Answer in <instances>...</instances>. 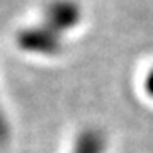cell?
<instances>
[{
  "label": "cell",
  "instance_id": "obj_3",
  "mask_svg": "<svg viewBox=\"0 0 153 153\" xmlns=\"http://www.w3.org/2000/svg\"><path fill=\"white\" fill-rule=\"evenodd\" d=\"M107 146L104 133L97 128H87L75 138L71 153H104Z\"/></svg>",
  "mask_w": 153,
  "mask_h": 153
},
{
  "label": "cell",
  "instance_id": "obj_1",
  "mask_svg": "<svg viewBox=\"0 0 153 153\" xmlns=\"http://www.w3.org/2000/svg\"><path fill=\"white\" fill-rule=\"evenodd\" d=\"M16 43L19 49L29 55L56 56L63 49V36L41 22L38 26L22 27L16 36Z\"/></svg>",
  "mask_w": 153,
  "mask_h": 153
},
{
  "label": "cell",
  "instance_id": "obj_2",
  "mask_svg": "<svg viewBox=\"0 0 153 153\" xmlns=\"http://www.w3.org/2000/svg\"><path fill=\"white\" fill-rule=\"evenodd\" d=\"M82 21V7L76 0H49L43 10V24L60 36L70 33Z\"/></svg>",
  "mask_w": 153,
  "mask_h": 153
},
{
  "label": "cell",
  "instance_id": "obj_5",
  "mask_svg": "<svg viewBox=\"0 0 153 153\" xmlns=\"http://www.w3.org/2000/svg\"><path fill=\"white\" fill-rule=\"evenodd\" d=\"M143 87H145L146 95H150V97L153 99V68L148 71L146 76H145V83H143Z\"/></svg>",
  "mask_w": 153,
  "mask_h": 153
},
{
  "label": "cell",
  "instance_id": "obj_4",
  "mask_svg": "<svg viewBox=\"0 0 153 153\" xmlns=\"http://www.w3.org/2000/svg\"><path fill=\"white\" fill-rule=\"evenodd\" d=\"M9 136H10V129H9V121H7L4 111L0 107V146L5 145L9 141Z\"/></svg>",
  "mask_w": 153,
  "mask_h": 153
}]
</instances>
